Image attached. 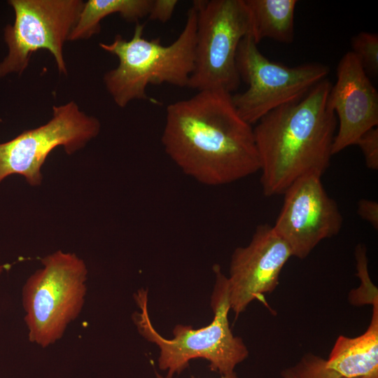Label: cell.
Returning a JSON list of instances; mask_svg holds the SVG:
<instances>
[{
  "label": "cell",
  "instance_id": "obj_1",
  "mask_svg": "<svg viewBox=\"0 0 378 378\" xmlns=\"http://www.w3.org/2000/svg\"><path fill=\"white\" fill-rule=\"evenodd\" d=\"M232 96L224 90L199 91L167 108L164 150L200 183L228 184L260 171L253 127L239 115Z\"/></svg>",
  "mask_w": 378,
  "mask_h": 378
},
{
  "label": "cell",
  "instance_id": "obj_2",
  "mask_svg": "<svg viewBox=\"0 0 378 378\" xmlns=\"http://www.w3.org/2000/svg\"><path fill=\"white\" fill-rule=\"evenodd\" d=\"M325 78L302 98L282 105L253 127L264 195H284L298 179L321 176L330 166L337 121Z\"/></svg>",
  "mask_w": 378,
  "mask_h": 378
},
{
  "label": "cell",
  "instance_id": "obj_3",
  "mask_svg": "<svg viewBox=\"0 0 378 378\" xmlns=\"http://www.w3.org/2000/svg\"><path fill=\"white\" fill-rule=\"evenodd\" d=\"M144 25L136 23L130 40L117 34L110 43L99 45L119 60L116 68L107 71L104 83L114 102L120 108L136 99L157 103L146 94L148 85L169 83L188 88L194 68L197 29V8L192 4L187 13L185 26L170 45L160 38L144 37Z\"/></svg>",
  "mask_w": 378,
  "mask_h": 378
},
{
  "label": "cell",
  "instance_id": "obj_4",
  "mask_svg": "<svg viewBox=\"0 0 378 378\" xmlns=\"http://www.w3.org/2000/svg\"><path fill=\"white\" fill-rule=\"evenodd\" d=\"M214 272L216 283L211 300L214 314L212 322L199 329L177 325L172 339L164 338L153 327L148 310L147 290L141 289L134 295L140 308L134 314V323L140 334L160 349L158 366L167 371L169 378L183 371L195 358L206 359L211 370L227 374L234 372L236 366L248 356L243 340L234 336L230 327L227 278L218 265L214 266Z\"/></svg>",
  "mask_w": 378,
  "mask_h": 378
},
{
  "label": "cell",
  "instance_id": "obj_5",
  "mask_svg": "<svg viewBox=\"0 0 378 378\" xmlns=\"http://www.w3.org/2000/svg\"><path fill=\"white\" fill-rule=\"evenodd\" d=\"M43 267L22 288L29 340L47 347L59 340L80 314L87 292L88 269L76 254L57 251L41 260Z\"/></svg>",
  "mask_w": 378,
  "mask_h": 378
},
{
  "label": "cell",
  "instance_id": "obj_6",
  "mask_svg": "<svg viewBox=\"0 0 378 378\" xmlns=\"http://www.w3.org/2000/svg\"><path fill=\"white\" fill-rule=\"evenodd\" d=\"M194 68L188 88L199 91L237 90L240 77L236 54L241 39L251 35L245 0H196Z\"/></svg>",
  "mask_w": 378,
  "mask_h": 378
},
{
  "label": "cell",
  "instance_id": "obj_7",
  "mask_svg": "<svg viewBox=\"0 0 378 378\" xmlns=\"http://www.w3.org/2000/svg\"><path fill=\"white\" fill-rule=\"evenodd\" d=\"M236 66L240 79L248 87L232 96V102L241 118L251 125L274 109L302 98L330 71L320 63L288 67L271 62L251 35L239 43Z\"/></svg>",
  "mask_w": 378,
  "mask_h": 378
},
{
  "label": "cell",
  "instance_id": "obj_8",
  "mask_svg": "<svg viewBox=\"0 0 378 378\" xmlns=\"http://www.w3.org/2000/svg\"><path fill=\"white\" fill-rule=\"evenodd\" d=\"M15 11L13 24H8L4 38L8 53L0 63V77L10 73L21 75L31 55L46 50L54 57L58 71L67 69L63 55L64 43L83 6L82 0H10Z\"/></svg>",
  "mask_w": 378,
  "mask_h": 378
},
{
  "label": "cell",
  "instance_id": "obj_9",
  "mask_svg": "<svg viewBox=\"0 0 378 378\" xmlns=\"http://www.w3.org/2000/svg\"><path fill=\"white\" fill-rule=\"evenodd\" d=\"M100 128L99 120L81 111L73 101L54 106L46 124L0 144V183L11 174H20L31 186L40 185L41 167L52 150L63 146L71 155L96 137Z\"/></svg>",
  "mask_w": 378,
  "mask_h": 378
},
{
  "label": "cell",
  "instance_id": "obj_10",
  "mask_svg": "<svg viewBox=\"0 0 378 378\" xmlns=\"http://www.w3.org/2000/svg\"><path fill=\"white\" fill-rule=\"evenodd\" d=\"M321 176L309 174L295 181L284 200L273 229L288 246L292 256L306 258L323 239L342 229L343 217L326 192Z\"/></svg>",
  "mask_w": 378,
  "mask_h": 378
},
{
  "label": "cell",
  "instance_id": "obj_11",
  "mask_svg": "<svg viewBox=\"0 0 378 378\" xmlns=\"http://www.w3.org/2000/svg\"><path fill=\"white\" fill-rule=\"evenodd\" d=\"M290 257L287 244L267 223L257 226L247 246L234 251L227 278L230 309L236 318L253 300L268 307L265 295L276 288Z\"/></svg>",
  "mask_w": 378,
  "mask_h": 378
},
{
  "label": "cell",
  "instance_id": "obj_12",
  "mask_svg": "<svg viewBox=\"0 0 378 378\" xmlns=\"http://www.w3.org/2000/svg\"><path fill=\"white\" fill-rule=\"evenodd\" d=\"M328 105L339 120L332 155L355 145L363 133L378 125L377 91L351 51L338 63L337 81L331 86Z\"/></svg>",
  "mask_w": 378,
  "mask_h": 378
},
{
  "label": "cell",
  "instance_id": "obj_13",
  "mask_svg": "<svg viewBox=\"0 0 378 378\" xmlns=\"http://www.w3.org/2000/svg\"><path fill=\"white\" fill-rule=\"evenodd\" d=\"M365 332L356 337L340 335L326 359L328 368L349 378H378V298Z\"/></svg>",
  "mask_w": 378,
  "mask_h": 378
},
{
  "label": "cell",
  "instance_id": "obj_14",
  "mask_svg": "<svg viewBox=\"0 0 378 378\" xmlns=\"http://www.w3.org/2000/svg\"><path fill=\"white\" fill-rule=\"evenodd\" d=\"M251 15V36L258 44L264 38L290 43L294 38L296 0H245Z\"/></svg>",
  "mask_w": 378,
  "mask_h": 378
},
{
  "label": "cell",
  "instance_id": "obj_15",
  "mask_svg": "<svg viewBox=\"0 0 378 378\" xmlns=\"http://www.w3.org/2000/svg\"><path fill=\"white\" fill-rule=\"evenodd\" d=\"M153 0H88L84 3L68 41L87 39L100 31V22L118 13L129 22H138L149 15Z\"/></svg>",
  "mask_w": 378,
  "mask_h": 378
},
{
  "label": "cell",
  "instance_id": "obj_16",
  "mask_svg": "<svg viewBox=\"0 0 378 378\" xmlns=\"http://www.w3.org/2000/svg\"><path fill=\"white\" fill-rule=\"evenodd\" d=\"M283 378H337L340 375L328 368L326 359L308 353L295 365L284 369Z\"/></svg>",
  "mask_w": 378,
  "mask_h": 378
},
{
  "label": "cell",
  "instance_id": "obj_17",
  "mask_svg": "<svg viewBox=\"0 0 378 378\" xmlns=\"http://www.w3.org/2000/svg\"><path fill=\"white\" fill-rule=\"evenodd\" d=\"M352 52L360 61L368 75L378 72V36L374 33L361 31L351 38Z\"/></svg>",
  "mask_w": 378,
  "mask_h": 378
},
{
  "label": "cell",
  "instance_id": "obj_18",
  "mask_svg": "<svg viewBox=\"0 0 378 378\" xmlns=\"http://www.w3.org/2000/svg\"><path fill=\"white\" fill-rule=\"evenodd\" d=\"M361 150L366 167L372 170L378 169V129L372 128L363 133L356 141Z\"/></svg>",
  "mask_w": 378,
  "mask_h": 378
},
{
  "label": "cell",
  "instance_id": "obj_19",
  "mask_svg": "<svg viewBox=\"0 0 378 378\" xmlns=\"http://www.w3.org/2000/svg\"><path fill=\"white\" fill-rule=\"evenodd\" d=\"M177 4L176 0H153L148 17L152 20L166 22L172 18Z\"/></svg>",
  "mask_w": 378,
  "mask_h": 378
},
{
  "label": "cell",
  "instance_id": "obj_20",
  "mask_svg": "<svg viewBox=\"0 0 378 378\" xmlns=\"http://www.w3.org/2000/svg\"><path fill=\"white\" fill-rule=\"evenodd\" d=\"M359 216L368 222L374 229L378 228V203L372 200L361 199L358 202Z\"/></svg>",
  "mask_w": 378,
  "mask_h": 378
},
{
  "label": "cell",
  "instance_id": "obj_21",
  "mask_svg": "<svg viewBox=\"0 0 378 378\" xmlns=\"http://www.w3.org/2000/svg\"><path fill=\"white\" fill-rule=\"evenodd\" d=\"M155 377L156 378H169V377H164L162 376L160 373H158L157 371L155 372ZM220 378H238L237 374L235 372H232L231 373L220 375Z\"/></svg>",
  "mask_w": 378,
  "mask_h": 378
},
{
  "label": "cell",
  "instance_id": "obj_22",
  "mask_svg": "<svg viewBox=\"0 0 378 378\" xmlns=\"http://www.w3.org/2000/svg\"><path fill=\"white\" fill-rule=\"evenodd\" d=\"M4 269H5V266L0 265V274L4 271Z\"/></svg>",
  "mask_w": 378,
  "mask_h": 378
},
{
  "label": "cell",
  "instance_id": "obj_23",
  "mask_svg": "<svg viewBox=\"0 0 378 378\" xmlns=\"http://www.w3.org/2000/svg\"><path fill=\"white\" fill-rule=\"evenodd\" d=\"M337 378H349V377H344L339 376Z\"/></svg>",
  "mask_w": 378,
  "mask_h": 378
}]
</instances>
